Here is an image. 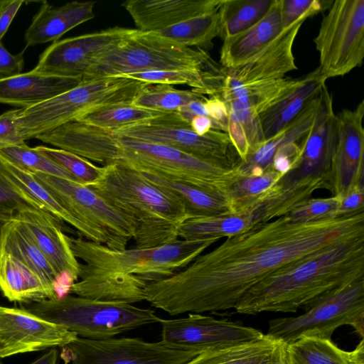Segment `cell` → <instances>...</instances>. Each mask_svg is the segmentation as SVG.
<instances>
[{"mask_svg":"<svg viewBox=\"0 0 364 364\" xmlns=\"http://www.w3.org/2000/svg\"><path fill=\"white\" fill-rule=\"evenodd\" d=\"M364 236V211L309 223L287 215L230 236L186 267L144 289L145 301L171 316L235 308L278 269L336 242Z\"/></svg>","mask_w":364,"mask_h":364,"instance_id":"obj_1","label":"cell"},{"mask_svg":"<svg viewBox=\"0 0 364 364\" xmlns=\"http://www.w3.org/2000/svg\"><path fill=\"white\" fill-rule=\"evenodd\" d=\"M36 139L103 166L122 163L139 171L156 173L225 196L235 173L234 168L170 146L116 135L80 122L65 124Z\"/></svg>","mask_w":364,"mask_h":364,"instance_id":"obj_2","label":"cell"},{"mask_svg":"<svg viewBox=\"0 0 364 364\" xmlns=\"http://www.w3.org/2000/svg\"><path fill=\"white\" fill-rule=\"evenodd\" d=\"M364 278V236L342 240L287 264L249 289L235 309L242 314L293 313Z\"/></svg>","mask_w":364,"mask_h":364,"instance_id":"obj_3","label":"cell"},{"mask_svg":"<svg viewBox=\"0 0 364 364\" xmlns=\"http://www.w3.org/2000/svg\"><path fill=\"white\" fill-rule=\"evenodd\" d=\"M103 168L100 178L88 187L132 220L136 248H156L178 240L188 217L176 198L128 165L116 162Z\"/></svg>","mask_w":364,"mask_h":364,"instance_id":"obj_4","label":"cell"},{"mask_svg":"<svg viewBox=\"0 0 364 364\" xmlns=\"http://www.w3.org/2000/svg\"><path fill=\"white\" fill-rule=\"evenodd\" d=\"M220 239H178L156 248L114 250L80 237L68 236L73 255L84 262L80 264L79 274L132 275L148 284L173 276Z\"/></svg>","mask_w":364,"mask_h":364,"instance_id":"obj_5","label":"cell"},{"mask_svg":"<svg viewBox=\"0 0 364 364\" xmlns=\"http://www.w3.org/2000/svg\"><path fill=\"white\" fill-rule=\"evenodd\" d=\"M146 82L107 77L83 80L75 87L36 105L22 109L18 119L22 139H36L102 107L132 103Z\"/></svg>","mask_w":364,"mask_h":364,"instance_id":"obj_6","label":"cell"},{"mask_svg":"<svg viewBox=\"0 0 364 364\" xmlns=\"http://www.w3.org/2000/svg\"><path fill=\"white\" fill-rule=\"evenodd\" d=\"M26 309L78 337L92 340L112 338L161 320L151 309L69 294L31 304Z\"/></svg>","mask_w":364,"mask_h":364,"instance_id":"obj_7","label":"cell"},{"mask_svg":"<svg viewBox=\"0 0 364 364\" xmlns=\"http://www.w3.org/2000/svg\"><path fill=\"white\" fill-rule=\"evenodd\" d=\"M221 67L202 49L171 42L154 32L136 30L115 48L101 56L83 80L118 77L135 73L214 70Z\"/></svg>","mask_w":364,"mask_h":364,"instance_id":"obj_8","label":"cell"},{"mask_svg":"<svg viewBox=\"0 0 364 364\" xmlns=\"http://www.w3.org/2000/svg\"><path fill=\"white\" fill-rule=\"evenodd\" d=\"M303 309L301 315L269 321L267 335L286 344L304 336L331 339L338 327L349 325L363 338L364 278L341 287Z\"/></svg>","mask_w":364,"mask_h":364,"instance_id":"obj_9","label":"cell"},{"mask_svg":"<svg viewBox=\"0 0 364 364\" xmlns=\"http://www.w3.org/2000/svg\"><path fill=\"white\" fill-rule=\"evenodd\" d=\"M321 188H327L321 178H306L291 183L279 181L259 201L240 213L187 219L179 228L178 237L195 240L245 232L289 214Z\"/></svg>","mask_w":364,"mask_h":364,"instance_id":"obj_10","label":"cell"},{"mask_svg":"<svg viewBox=\"0 0 364 364\" xmlns=\"http://www.w3.org/2000/svg\"><path fill=\"white\" fill-rule=\"evenodd\" d=\"M326 80L344 76L364 58V0H333L314 39Z\"/></svg>","mask_w":364,"mask_h":364,"instance_id":"obj_11","label":"cell"},{"mask_svg":"<svg viewBox=\"0 0 364 364\" xmlns=\"http://www.w3.org/2000/svg\"><path fill=\"white\" fill-rule=\"evenodd\" d=\"M111 132L166 145L227 168H234L241 161L226 132L211 129L198 135L177 112H165Z\"/></svg>","mask_w":364,"mask_h":364,"instance_id":"obj_12","label":"cell"},{"mask_svg":"<svg viewBox=\"0 0 364 364\" xmlns=\"http://www.w3.org/2000/svg\"><path fill=\"white\" fill-rule=\"evenodd\" d=\"M62 348V358L70 364H186L204 351L139 338L77 337Z\"/></svg>","mask_w":364,"mask_h":364,"instance_id":"obj_13","label":"cell"},{"mask_svg":"<svg viewBox=\"0 0 364 364\" xmlns=\"http://www.w3.org/2000/svg\"><path fill=\"white\" fill-rule=\"evenodd\" d=\"M33 173L74 218L102 235L107 240V247L124 250L134 239L135 227L132 220L88 186L53 176Z\"/></svg>","mask_w":364,"mask_h":364,"instance_id":"obj_14","label":"cell"},{"mask_svg":"<svg viewBox=\"0 0 364 364\" xmlns=\"http://www.w3.org/2000/svg\"><path fill=\"white\" fill-rule=\"evenodd\" d=\"M136 30L114 26L58 40L41 53L33 70L55 75L83 77L101 56L131 36Z\"/></svg>","mask_w":364,"mask_h":364,"instance_id":"obj_15","label":"cell"},{"mask_svg":"<svg viewBox=\"0 0 364 364\" xmlns=\"http://www.w3.org/2000/svg\"><path fill=\"white\" fill-rule=\"evenodd\" d=\"M159 323L161 326V341L203 350L255 341L264 335L239 321L218 319L196 313L180 318H161Z\"/></svg>","mask_w":364,"mask_h":364,"instance_id":"obj_16","label":"cell"},{"mask_svg":"<svg viewBox=\"0 0 364 364\" xmlns=\"http://www.w3.org/2000/svg\"><path fill=\"white\" fill-rule=\"evenodd\" d=\"M77 337L27 309L0 306V358L63 348Z\"/></svg>","mask_w":364,"mask_h":364,"instance_id":"obj_17","label":"cell"},{"mask_svg":"<svg viewBox=\"0 0 364 364\" xmlns=\"http://www.w3.org/2000/svg\"><path fill=\"white\" fill-rule=\"evenodd\" d=\"M338 136V119L333 97L326 85L320 90L318 103L311 127L301 142V155L298 166L280 181L297 182L306 178H327Z\"/></svg>","mask_w":364,"mask_h":364,"instance_id":"obj_18","label":"cell"},{"mask_svg":"<svg viewBox=\"0 0 364 364\" xmlns=\"http://www.w3.org/2000/svg\"><path fill=\"white\" fill-rule=\"evenodd\" d=\"M338 136L327 178V189L341 197L353 185L364 184V100L339 112Z\"/></svg>","mask_w":364,"mask_h":364,"instance_id":"obj_19","label":"cell"},{"mask_svg":"<svg viewBox=\"0 0 364 364\" xmlns=\"http://www.w3.org/2000/svg\"><path fill=\"white\" fill-rule=\"evenodd\" d=\"M14 218L21 222L29 237L60 275L69 274L77 282L80 262L73 255L63 223L44 210L25 206Z\"/></svg>","mask_w":364,"mask_h":364,"instance_id":"obj_20","label":"cell"},{"mask_svg":"<svg viewBox=\"0 0 364 364\" xmlns=\"http://www.w3.org/2000/svg\"><path fill=\"white\" fill-rule=\"evenodd\" d=\"M305 20L286 28L263 50L242 66L226 70L227 79L236 84L247 85L284 78L287 73L297 69L293 45Z\"/></svg>","mask_w":364,"mask_h":364,"instance_id":"obj_21","label":"cell"},{"mask_svg":"<svg viewBox=\"0 0 364 364\" xmlns=\"http://www.w3.org/2000/svg\"><path fill=\"white\" fill-rule=\"evenodd\" d=\"M222 0H127L122 6L137 30L154 32L218 9Z\"/></svg>","mask_w":364,"mask_h":364,"instance_id":"obj_22","label":"cell"},{"mask_svg":"<svg viewBox=\"0 0 364 364\" xmlns=\"http://www.w3.org/2000/svg\"><path fill=\"white\" fill-rule=\"evenodd\" d=\"M282 0H274L267 14L246 31L223 40L220 65L234 70L250 61L271 44L284 29L282 19Z\"/></svg>","mask_w":364,"mask_h":364,"instance_id":"obj_23","label":"cell"},{"mask_svg":"<svg viewBox=\"0 0 364 364\" xmlns=\"http://www.w3.org/2000/svg\"><path fill=\"white\" fill-rule=\"evenodd\" d=\"M83 81L70 77L36 72L33 70L0 79V104L27 108L63 93Z\"/></svg>","mask_w":364,"mask_h":364,"instance_id":"obj_24","label":"cell"},{"mask_svg":"<svg viewBox=\"0 0 364 364\" xmlns=\"http://www.w3.org/2000/svg\"><path fill=\"white\" fill-rule=\"evenodd\" d=\"M94 1H72L54 6L41 1L24 34L26 47L55 42L65 33L95 16Z\"/></svg>","mask_w":364,"mask_h":364,"instance_id":"obj_25","label":"cell"},{"mask_svg":"<svg viewBox=\"0 0 364 364\" xmlns=\"http://www.w3.org/2000/svg\"><path fill=\"white\" fill-rule=\"evenodd\" d=\"M0 172L13 186L34 200L42 210L73 226L87 240L107 245L106 238L74 218L38 181L34 174L0 156Z\"/></svg>","mask_w":364,"mask_h":364,"instance_id":"obj_26","label":"cell"},{"mask_svg":"<svg viewBox=\"0 0 364 364\" xmlns=\"http://www.w3.org/2000/svg\"><path fill=\"white\" fill-rule=\"evenodd\" d=\"M319 93L287 126L250 151L245 160L235 167L241 176H258L271 167L276 152L285 144L300 142L310 130L315 117Z\"/></svg>","mask_w":364,"mask_h":364,"instance_id":"obj_27","label":"cell"},{"mask_svg":"<svg viewBox=\"0 0 364 364\" xmlns=\"http://www.w3.org/2000/svg\"><path fill=\"white\" fill-rule=\"evenodd\" d=\"M326 80L316 68L298 79L296 85L285 96L259 116L264 141L287 126L326 85Z\"/></svg>","mask_w":364,"mask_h":364,"instance_id":"obj_28","label":"cell"},{"mask_svg":"<svg viewBox=\"0 0 364 364\" xmlns=\"http://www.w3.org/2000/svg\"><path fill=\"white\" fill-rule=\"evenodd\" d=\"M0 291L9 301L33 304L56 299L53 287L11 254L0 249Z\"/></svg>","mask_w":364,"mask_h":364,"instance_id":"obj_29","label":"cell"},{"mask_svg":"<svg viewBox=\"0 0 364 364\" xmlns=\"http://www.w3.org/2000/svg\"><path fill=\"white\" fill-rule=\"evenodd\" d=\"M287 344L267 334L259 339L208 349L186 364H287Z\"/></svg>","mask_w":364,"mask_h":364,"instance_id":"obj_30","label":"cell"},{"mask_svg":"<svg viewBox=\"0 0 364 364\" xmlns=\"http://www.w3.org/2000/svg\"><path fill=\"white\" fill-rule=\"evenodd\" d=\"M140 172L176 198L183 205L188 219L230 213L229 203L222 193L156 173Z\"/></svg>","mask_w":364,"mask_h":364,"instance_id":"obj_31","label":"cell"},{"mask_svg":"<svg viewBox=\"0 0 364 364\" xmlns=\"http://www.w3.org/2000/svg\"><path fill=\"white\" fill-rule=\"evenodd\" d=\"M148 283L127 274H79L70 293L78 296L103 301L133 304L145 300Z\"/></svg>","mask_w":364,"mask_h":364,"instance_id":"obj_32","label":"cell"},{"mask_svg":"<svg viewBox=\"0 0 364 364\" xmlns=\"http://www.w3.org/2000/svg\"><path fill=\"white\" fill-rule=\"evenodd\" d=\"M287 364H364V340L346 351L331 339L304 336L287 344Z\"/></svg>","mask_w":364,"mask_h":364,"instance_id":"obj_33","label":"cell"},{"mask_svg":"<svg viewBox=\"0 0 364 364\" xmlns=\"http://www.w3.org/2000/svg\"><path fill=\"white\" fill-rule=\"evenodd\" d=\"M0 249L8 252L25 264L54 289V284L59 274L31 240L17 219L14 218L1 225Z\"/></svg>","mask_w":364,"mask_h":364,"instance_id":"obj_34","label":"cell"},{"mask_svg":"<svg viewBox=\"0 0 364 364\" xmlns=\"http://www.w3.org/2000/svg\"><path fill=\"white\" fill-rule=\"evenodd\" d=\"M219 8L154 32L185 47H196L202 50L210 48L213 46V39L220 34Z\"/></svg>","mask_w":364,"mask_h":364,"instance_id":"obj_35","label":"cell"},{"mask_svg":"<svg viewBox=\"0 0 364 364\" xmlns=\"http://www.w3.org/2000/svg\"><path fill=\"white\" fill-rule=\"evenodd\" d=\"M283 178L282 174L271 167L258 176H241L235 169L233 178L225 191L230 213H240L252 206Z\"/></svg>","mask_w":364,"mask_h":364,"instance_id":"obj_36","label":"cell"},{"mask_svg":"<svg viewBox=\"0 0 364 364\" xmlns=\"http://www.w3.org/2000/svg\"><path fill=\"white\" fill-rule=\"evenodd\" d=\"M274 0H222L219 8L220 37L225 40L257 23L267 14Z\"/></svg>","mask_w":364,"mask_h":364,"instance_id":"obj_37","label":"cell"},{"mask_svg":"<svg viewBox=\"0 0 364 364\" xmlns=\"http://www.w3.org/2000/svg\"><path fill=\"white\" fill-rule=\"evenodd\" d=\"M164 113L165 112L139 107L132 103H121L92 110L75 122L113 132L124 127L153 119Z\"/></svg>","mask_w":364,"mask_h":364,"instance_id":"obj_38","label":"cell"},{"mask_svg":"<svg viewBox=\"0 0 364 364\" xmlns=\"http://www.w3.org/2000/svg\"><path fill=\"white\" fill-rule=\"evenodd\" d=\"M204 97L195 90H181L171 85L148 84L139 92L132 104L150 110L172 112Z\"/></svg>","mask_w":364,"mask_h":364,"instance_id":"obj_39","label":"cell"},{"mask_svg":"<svg viewBox=\"0 0 364 364\" xmlns=\"http://www.w3.org/2000/svg\"><path fill=\"white\" fill-rule=\"evenodd\" d=\"M0 156L32 173L46 174L77 183L65 169L26 143L2 149Z\"/></svg>","mask_w":364,"mask_h":364,"instance_id":"obj_40","label":"cell"},{"mask_svg":"<svg viewBox=\"0 0 364 364\" xmlns=\"http://www.w3.org/2000/svg\"><path fill=\"white\" fill-rule=\"evenodd\" d=\"M34 148L65 169L82 185L88 186L95 183L103 173V166H97L90 161L70 151L43 145Z\"/></svg>","mask_w":364,"mask_h":364,"instance_id":"obj_41","label":"cell"},{"mask_svg":"<svg viewBox=\"0 0 364 364\" xmlns=\"http://www.w3.org/2000/svg\"><path fill=\"white\" fill-rule=\"evenodd\" d=\"M341 196L309 198L294 208L287 215L293 223H309L336 218Z\"/></svg>","mask_w":364,"mask_h":364,"instance_id":"obj_42","label":"cell"},{"mask_svg":"<svg viewBox=\"0 0 364 364\" xmlns=\"http://www.w3.org/2000/svg\"><path fill=\"white\" fill-rule=\"evenodd\" d=\"M25 206L41 209L34 200L13 186L0 172V228Z\"/></svg>","mask_w":364,"mask_h":364,"instance_id":"obj_43","label":"cell"},{"mask_svg":"<svg viewBox=\"0 0 364 364\" xmlns=\"http://www.w3.org/2000/svg\"><path fill=\"white\" fill-rule=\"evenodd\" d=\"M333 0H282V19L284 28L300 20H306L328 10Z\"/></svg>","mask_w":364,"mask_h":364,"instance_id":"obj_44","label":"cell"},{"mask_svg":"<svg viewBox=\"0 0 364 364\" xmlns=\"http://www.w3.org/2000/svg\"><path fill=\"white\" fill-rule=\"evenodd\" d=\"M22 109H9L0 114V151L26 143L18 128V119Z\"/></svg>","mask_w":364,"mask_h":364,"instance_id":"obj_45","label":"cell"},{"mask_svg":"<svg viewBox=\"0 0 364 364\" xmlns=\"http://www.w3.org/2000/svg\"><path fill=\"white\" fill-rule=\"evenodd\" d=\"M301 142H290L281 147L274 156L271 168L284 177L295 169L301 155Z\"/></svg>","mask_w":364,"mask_h":364,"instance_id":"obj_46","label":"cell"},{"mask_svg":"<svg viewBox=\"0 0 364 364\" xmlns=\"http://www.w3.org/2000/svg\"><path fill=\"white\" fill-rule=\"evenodd\" d=\"M362 211H364V184H355L341 197L336 218Z\"/></svg>","mask_w":364,"mask_h":364,"instance_id":"obj_47","label":"cell"},{"mask_svg":"<svg viewBox=\"0 0 364 364\" xmlns=\"http://www.w3.org/2000/svg\"><path fill=\"white\" fill-rule=\"evenodd\" d=\"M204 105L207 110L208 117L215 124V130H220L227 133L228 121V111L225 102L218 96L205 97Z\"/></svg>","mask_w":364,"mask_h":364,"instance_id":"obj_48","label":"cell"},{"mask_svg":"<svg viewBox=\"0 0 364 364\" xmlns=\"http://www.w3.org/2000/svg\"><path fill=\"white\" fill-rule=\"evenodd\" d=\"M25 49L16 55H13L0 43V79L21 73L24 65Z\"/></svg>","mask_w":364,"mask_h":364,"instance_id":"obj_49","label":"cell"},{"mask_svg":"<svg viewBox=\"0 0 364 364\" xmlns=\"http://www.w3.org/2000/svg\"><path fill=\"white\" fill-rule=\"evenodd\" d=\"M29 2L24 0H6L0 6V43L22 4Z\"/></svg>","mask_w":364,"mask_h":364,"instance_id":"obj_50","label":"cell"},{"mask_svg":"<svg viewBox=\"0 0 364 364\" xmlns=\"http://www.w3.org/2000/svg\"><path fill=\"white\" fill-rule=\"evenodd\" d=\"M191 129L198 135H204L215 129L214 122L208 117L196 116L190 122Z\"/></svg>","mask_w":364,"mask_h":364,"instance_id":"obj_51","label":"cell"},{"mask_svg":"<svg viewBox=\"0 0 364 364\" xmlns=\"http://www.w3.org/2000/svg\"><path fill=\"white\" fill-rule=\"evenodd\" d=\"M58 359V350L57 348H51L29 364H57ZM0 364L2 363H0Z\"/></svg>","mask_w":364,"mask_h":364,"instance_id":"obj_52","label":"cell"},{"mask_svg":"<svg viewBox=\"0 0 364 364\" xmlns=\"http://www.w3.org/2000/svg\"><path fill=\"white\" fill-rule=\"evenodd\" d=\"M6 0H0V6L3 4Z\"/></svg>","mask_w":364,"mask_h":364,"instance_id":"obj_53","label":"cell"}]
</instances>
